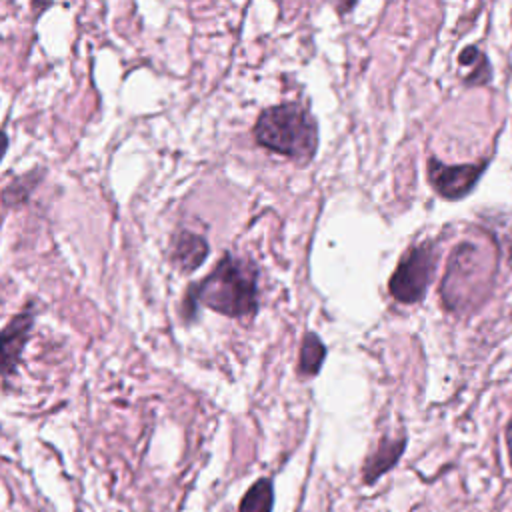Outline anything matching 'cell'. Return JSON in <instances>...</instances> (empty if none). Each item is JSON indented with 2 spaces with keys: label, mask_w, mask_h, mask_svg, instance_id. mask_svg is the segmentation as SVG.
<instances>
[{
  "label": "cell",
  "mask_w": 512,
  "mask_h": 512,
  "mask_svg": "<svg viewBox=\"0 0 512 512\" xmlns=\"http://www.w3.org/2000/svg\"><path fill=\"white\" fill-rule=\"evenodd\" d=\"M198 306L228 318H248L258 310V266L250 258L224 254L200 280L192 282L182 298V316L192 322Z\"/></svg>",
  "instance_id": "obj_1"
},
{
  "label": "cell",
  "mask_w": 512,
  "mask_h": 512,
  "mask_svg": "<svg viewBox=\"0 0 512 512\" xmlns=\"http://www.w3.org/2000/svg\"><path fill=\"white\" fill-rule=\"evenodd\" d=\"M254 138L270 152L306 162L316 152L318 128L306 108L286 102L260 112L254 124Z\"/></svg>",
  "instance_id": "obj_2"
},
{
  "label": "cell",
  "mask_w": 512,
  "mask_h": 512,
  "mask_svg": "<svg viewBox=\"0 0 512 512\" xmlns=\"http://www.w3.org/2000/svg\"><path fill=\"white\" fill-rule=\"evenodd\" d=\"M436 258V248L432 242L410 248L390 278V294L404 304L420 302L432 280Z\"/></svg>",
  "instance_id": "obj_3"
},
{
  "label": "cell",
  "mask_w": 512,
  "mask_h": 512,
  "mask_svg": "<svg viewBox=\"0 0 512 512\" xmlns=\"http://www.w3.org/2000/svg\"><path fill=\"white\" fill-rule=\"evenodd\" d=\"M484 168H486V164L448 166L432 156L428 160V180L440 196L456 200V198L466 196L476 186Z\"/></svg>",
  "instance_id": "obj_4"
},
{
  "label": "cell",
  "mask_w": 512,
  "mask_h": 512,
  "mask_svg": "<svg viewBox=\"0 0 512 512\" xmlns=\"http://www.w3.org/2000/svg\"><path fill=\"white\" fill-rule=\"evenodd\" d=\"M34 318L36 306H28L0 330V376L16 374L34 328Z\"/></svg>",
  "instance_id": "obj_5"
},
{
  "label": "cell",
  "mask_w": 512,
  "mask_h": 512,
  "mask_svg": "<svg viewBox=\"0 0 512 512\" xmlns=\"http://www.w3.org/2000/svg\"><path fill=\"white\" fill-rule=\"evenodd\" d=\"M210 252V246L204 236L190 232V230H180L172 236V246H170V262L180 270V272H194L198 270L206 256Z\"/></svg>",
  "instance_id": "obj_6"
},
{
  "label": "cell",
  "mask_w": 512,
  "mask_h": 512,
  "mask_svg": "<svg viewBox=\"0 0 512 512\" xmlns=\"http://www.w3.org/2000/svg\"><path fill=\"white\" fill-rule=\"evenodd\" d=\"M406 446V438H382L380 446L376 448V452H372V456H368L366 464H364V482L366 484H374L384 472H388L402 456Z\"/></svg>",
  "instance_id": "obj_7"
},
{
  "label": "cell",
  "mask_w": 512,
  "mask_h": 512,
  "mask_svg": "<svg viewBox=\"0 0 512 512\" xmlns=\"http://www.w3.org/2000/svg\"><path fill=\"white\" fill-rule=\"evenodd\" d=\"M458 64L460 68H470L468 74H464V84L468 86H478V84H488L492 78V68L484 52H480L476 46H466L458 54Z\"/></svg>",
  "instance_id": "obj_8"
},
{
  "label": "cell",
  "mask_w": 512,
  "mask_h": 512,
  "mask_svg": "<svg viewBox=\"0 0 512 512\" xmlns=\"http://www.w3.org/2000/svg\"><path fill=\"white\" fill-rule=\"evenodd\" d=\"M274 486L270 478H258L242 496L238 512H272Z\"/></svg>",
  "instance_id": "obj_9"
},
{
  "label": "cell",
  "mask_w": 512,
  "mask_h": 512,
  "mask_svg": "<svg viewBox=\"0 0 512 512\" xmlns=\"http://www.w3.org/2000/svg\"><path fill=\"white\" fill-rule=\"evenodd\" d=\"M42 180V170H38V168H34V170H30V172H26V174H22V176H16L4 190H2V204L6 206V208H16V206H22L28 198H30V194H32V190L36 188V184Z\"/></svg>",
  "instance_id": "obj_10"
},
{
  "label": "cell",
  "mask_w": 512,
  "mask_h": 512,
  "mask_svg": "<svg viewBox=\"0 0 512 512\" xmlns=\"http://www.w3.org/2000/svg\"><path fill=\"white\" fill-rule=\"evenodd\" d=\"M326 358V346L324 342L314 334L308 332L300 346V358H298V374L300 376H314L320 372V366Z\"/></svg>",
  "instance_id": "obj_11"
},
{
  "label": "cell",
  "mask_w": 512,
  "mask_h": 512,
  "mask_svg": "<svg viewBox=\"0 0 512 512\" xmlns=\"http://www.w3.org/2000/svg\"><path fill=\"white\" fill-rule=\"evenodd\" d=\"M506 444H508V454H510V464H512V418L506 426Z\"/></svg>",
  "instance_id": "obj_12"
},
{
  "label": "cell",
  "mask_w": 512,
  "mask_h": 512,
  "mask_svg": "<svg viewBox=\"0 0 512 512\" xmlns=\"http://www.w3.org/2000/svg\"><path fill=\"white\" fill-rule=\"evenodd\" d=\"M6 150H8V136H6V132L0 130V162H2V158L6 154Z\"/></svg>",
  "instance_id": "obj_13"
}]
</instances>
